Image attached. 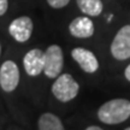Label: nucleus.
Wrapping results in <instances>:
<instances>
[{
  "mask_svg": "<svg viewBox=\"0 0 130 130\" xmlns=\"http://www.w3.org/2000/svg\"><path fill=\"white\" fill-rule=\"evenodd\" d=\"M23 65L25 72L29 76H37L43 71V52L39 48H34L24 56Z\"/></svg>",
  "mask_w": 130,
  "mask_h": 130,
  "instance_id": "obj_8",
  "label": "nucleus"
},
{
  "mask_svg": "<svg viewBox=\"0 0 130 130\" xmlns=\"http://www.w3.org/2000/svg\"><path fill=\"white\" fill-rule=\"evenodd\" d=\"M111 53L118 60L130 58V25H124L118 30L111 43Z\"/></svg>",
  "mask_w": 130,
  "mask_h": 130,
  "instance_id": "obj_4",
  "label": "nucleus"
},
{
  "mask_svg": "<svg viewBox=\"0 0 130 130\" xmlns=\"http://www.w3.org/2000/svg\"><path fill=\"white\" fill-rule=\"evenodd\" d=\"M125 130H130V126H129V128H126V129Z\"/></svg>",
  "mask_w": 130,
  "mask_h": 130,
  "instance_id": "obj_18",
  "label": "nucleus"
},
{
  "mask_svg": "<svg viewBox=\"0 0 130 130\" xmlns=\"http://www.w3.org/2000/svg\"><path fill=\"white\" fill-rule=\"evenodd\" d=\"M0 54H1V45H0Z\"/></svg>",
  "mask_w": 130,
  "mask_h": 130,
  "instance_id": "obj_17",
  "label": "nucleus"
},
{
  "mask_svg": "<svg viewBox=\"0 0 130 130\" xmlns=\"http://www.w3.org/2000/svg\"><path fill=\"white\" fill-rule=\"evenodd\" d=\"M39 130H65L61 121L53 113H43L39 118Z\"/></svg>",
  "mask_w": 130,
  "mask_h": 130,
  "instance_id": "obj_10",
  "label": "nucleus"
},
{
  "mask_svg": "<svg viewBox=\"0 0 130 130\" xmlns=\"http://www.w3.org/2000/svg\"><path fill=\"white\" fill-rule=\"evenodd\" d=\"M86 130H104V129H101V128H99L96 125H93V126H88Z\"/></svg>",
  "mask_w": 130,
  "mask_h": 130,
  "instance_id": "obj_15",
  "label": "nucleus"
},
{
  "mask_svg": "<svg viewBox=\"0 0 130 130\" xmlns=\"http://www.w3.org/2000/svg\"><path fill=\"white\" fill-rule=\"evenodd\" d=\"M9 9V0H0V17L6 13Z\"/></svg>",
  "mask_w": 130,
  "mask_h": 130,
  "instance_id": "obj_13",
  "label": "nucleus"
},
{
  "mask_svg": "<svg viewBox=\"0 0 130 130\" xmlns=\"http://www.w3.org/2000/svg\"><path fill=\"white\" fill-rule=\"evenodd\" d=\"M64 65L63 51L58 45H52L43 53V72L50 78H56L61 72Z\"/></svg>",
  "mask_w": 130,
  "mask_h": 130,
  "instance_id": "obj_3",
  "label": "nucleus"
},
{
  "mask_svg": "<svg viewBox=\"0 0 130 130\" xmlns=\"http://www.w3.org/2000/svg\"><path fill=\"white\" fill-rule=\"evenodd\" d=\"M130 117V101L126 99H113L105 102L98 111V118L105 124H119Z\"/></svg>",
  "mask_w": 130,
  "mask_h": 130,
  "instance_id": "obj_1",
  "label": "nucleus"
},
{
  "mask_svg": "<svg viewBox=\"0 0 130 130\" xmlns=\"http://www.w3.org/2000/svg\"><path fill=\"white\" fill-rule=\"evenodd\" d=\"M112 18H113V14H108V16H107V22H111Z\"/></svg>",
  "mask_w": 130,
  "mask_h": 130,
  "instance_id": "obj_16",
  "label": "nucleus"
},
{
  "mask_svg": "<svg viewBox=\"0 0 130 130\" xmlns=\"http://www.w3.org/2000/svg\"><path fill=\"white\" fill-rule=\"evenodd\" d=\"M19 83V70L12 60H6L0 68V87L6 93H11Z\"/></svg>",
  "mask_w": 130,
  "mask_h": 130,
  "instance_id": "obj_5",
  "label": "nucleus"
},
{
  "mask_svg": "<svg viewBox=\"0 0 130 130\" xmlns=\"http://www.w3.org/2000/svg\"><path fill=\"white\" fill-rule=\"evenodd\" d=\"M70 34L78 39H87L93 36L94 24L88 17H77L69 25Z\"/></svg>",
  "mask_w": 130,
  "mask_h": 130,
  "instance_id": "obj_9",
  "label": "nucleus"
},
{
  "mask_svg": "<svg viewBox=\"0 0 130 130\" xmlns=\"http://www.w3.org/2000/svg\"><path fill=\"white\" fill-rule=\"evenodd\" d=\"M32 29H34V24L28 16H22L13 19L9 25L10 35L18 42L28 41L32 34Z\"/></svg>",
  "mask_w": 130,
  "mask_h": 130,
  "instance_id": "obj_6",
  "label": "nucleus"
},
{
  "mask_svg": "<svg viewBox=\"0 0 130 130\" xmlns=\"http://www.w3.org/2000/svg\"><path fill=\"white\" fill-rule=\"evenodd\" d=\"M124 76H125V78L130 82V64L128 65V66H126L125 71H124Z\"/></svg>",
  "mask_w": 130,
  "mask_h": 130,
  "instance_id": "obj_14",
  "label": "nucleus"
},
{
  "mask_svg": "<svg viewBox=\"0 0 130 130\" xmlns=\"http://www.w3.org/2000/svg\"><path fill=\"white\" fill-rule=\"evenodd\" d=\"M47 3L53 9H61L69 4L70 0H47Z\"/></svg>",
  "mask_w": 130,
  "mask_h": 130,
  "instance_id": "obj_12",
  "label": "nucleus"
},
{
  "mask_svg": "<svg viewBox=\"0 0 130 130\" xmlns=\"http://www.w3.org/2000/svg\"><path fill=\"white\" fill-rule=\"evenodd\" d=\"M71 56L78 63L81 69L88 74H93L99 69V61L92 51H88L82 47H77V48L72 50Z\"/></svg>",
  "mask_w": 130,
  "mask_h": 130,
  "instance_id": "obj_7",
  "label": "nucleus"
},
{
  "mask_svg": "<svg viewBox=\"0 0 130 130\" xmlns=\"http://www.w3.org/2000/svg\"><path fill=\"white\" fill-rule=\"evenodd\" d=\"M78 9L87 16L96 17L101 13L102 3L101 0H76Z\"/></svg>",
  "mask_w": 130,
  "mask_h": 130,
  "instance_id": "obj_11",
  "label": "nucleus"
},
{
  "mask_svg": "<svg viewBox=\"0 0 130 130\" xmlns=\"http://www.w3.org/2000/svg\"><path fill=\"white\" fill-rule=\"evenodd\" d=\"M79 90L78 83L69 74H63L58 76L56 82L52 86L53 95L61 102H68L77 96Z\"/></svg>",
  "mask_w": 130,
  "mask_h": 130,
  "instance_id": "obj_2",
  "label": "nucleus"
}]
</instances>
